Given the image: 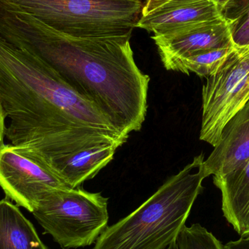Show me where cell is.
<instances>
[{"instance_id":"1","label":"cell","mask_w":249,"mask_h":249,"mask_svg":"<svg viewBox=\"0 0 249 249\" xmlns=\"http://www.w3.org/2000/svg\"><path fill=\"white\" fill-rule=\"evenodd\" d=\"M0 36L47 64L123 134L142 129L150 78L135 61L131 35L71 36L0 0Z\"/></svg>"},{"instance_id":"2","label":"cell","mask_w":249,"mask_h":249,"mask_svg":"<svg viewBox=\"0 0 249 249\" xmlns=\"http://www.w3.org/2000/svg\"><path fill=\"white\" fill-rule=\"evenodd\" d=\"M0 100L9 118L7 140L48 165L97 146L121 147L129 137L47 64L1 36Z\"/></svg>"},{"instance_id":"3","label":"cell","mask_w":249,"mask_h":249,"mask_svg":"<svg viewBox=\"0 0 249 249\" xmlns=\"http://www.w3.org/2000/svg\"><path fill=\"white\" fill-rule=\"evenodd\" d=\"M203 153L130 214L108 226L93 249H165L177 240L203 192Z\"/></svg>"},{"instance_id":"4","label":"cell","mask_w":249,"mask_h":249,"mask_svg":"<svg viewBox=\"0 0 249 249\" xmlns=\"http://www.w3.org/2000/svg\"><path fill=\"white\" fill-rule=\"evenodd\" d=\"M66 35L82 37L131 35L142 0H7Z\"/></svg>"},{"instance_id":"5","label":"cell","mask_w":249,"mask_h":249,"mask_svg":"<svg viewBox=\"0 0 249 249\" xmlns=\"http://www.w3.org/2000/svg\"><path fill=\"white\" fill-rule=\"evenodd\" d=\"M32 214L62 249L95 244L107 228L108 198L81 187L45 192Z\"/></svg>"},{"instance_id":"6","label":"cell","mask_w":249,"mask_h":249,"mask_svg":"<svg viewBox=\"0 0 249 249\" xmlns=\"http://www.w3.org/2000/svg\"><path fill=\"white\" fill-rule=\"evenodd\" d=\"M249 100V44L234 47L219 71L202 89L200 139L214 146L228 121Z\"/></svg>"},{"instance_id":"7","label":"cell","mask_w":249,"mask_h":249,"mask_svg":"<svg viewBox=\"0 0 249 249\" xmlns=\"http://www.w3.org/2000/svg\"><path fill=\"white\" fill-rule=\"evenodd\" d=\"M0 187L7 198L31 213L45 192L71 188L36 153L11 143L0 149Z\"/></svg>"},{"instance_id":"8","label":"cell","mask_w":249,"mask_h":249,"mask_svg":"<svg viewBox=\"0 0 249 249\" xmlns=\"http://www.w3.org/2000/svg\"><path fill=\"white\" fill-rule=\"evenodd\" d=\"M161 61L167 70L196 53L235 45L232 23L225 18L213 23L184 28L162 35H153Z\"/></svg>"},{"instance_id":"9","label":"cell","mask_w":249,"mask_h":249,"mask_svg":"<svg viewBox=\"0 0 249 249\" xmlns=\"http://www.w3.org/2000/svg\"><path fill=\"white\" fill-rule=\"evenodd\" d=\"M223 18L221 9L213 0H170L148 14L141 16L136 28L154 35H162Z\"/></svg>"},{"instance_id":"10","label":"cell","mask_w":249,"mask_h":249,"mask_svg":"<svg viewBox=\"0 0 249 249\" xmlns=\"http://www.w3.org/2000/svg\"><path fill=\"white\" fill-rule=\"evenodd\" d=\"M214 149L203 162L209 177L222 178L242 168L249 160V100L222 128Z\"/></svg>"},{"instance_id":"11","label":"cell","mask_w":249,"mask_h":249,"mask_svg":"<svg viewBox=\"0 0 249 249\" xmlns=\"http://www.w3.org/2000/svg\"><path fill=\"white\" fill-rule=\"evenodd\" d=\"M213 181L222 193L224 216L241 236L249 229V160L238 171Z\"/></svg>"},{"instance_id":"12","label":"cell","mask_w":249,"mask_h":249,"mask_svg":"<svg viewBox=\"0 0 249 249\" xmlns=\"http://www.w3.org/2000/svg\"><path fill=\"white\" fill-rule=\"evenodd\" d=\"M118 148L114 145H107L86 149L58 160L50 167L71 188H76L96 177L114 159Z\"/></svg>"},{"instance_id":"13","label":"cell","mask_w":249,"mask_h":249,"mask_svg":"<svg viewBox=\"0 0 249 249\" xmlns=\"http://www.w3.org/2000/svg\"><path fill=\"white\" fill-rule=\"evenodd\" d=\"M0 249H48L32 222L8 198L0 200Z\"/></svg>"},{"instance_id":"14","label":"cell","mask_w":249,"mask_h":249,"mask_svg":"<svg viewBox=\"0 0 249 249\" xmlns=\"http://www.w3.org/2000/svg\"><path fill=\"white\" fill-rule=\"evenodd\" d=\"M234 47L235 45L196 53L180 60L172 71H179L187 75L193 72L199 77L207 78L222 68L233 51Z\"/></svg>"},{"instance_id":"15","label":"cell","mask_w":249,"mask_h":249,"mask_svg":"<svg viewBox=\"0 0 249 249\" xmlns=\"http://www.w3.org/2000/svg\"><path fill=\"white\" fill-rule=\"evenodd\" d=\"M178 249H225V246L200 224L184 226L177 238Z\"/></svg>"},{"instance_id":"16","label":"cell","mask_w":249,"mask_h":249,"mask_svg":"<svg viewBox=\"0 0 249 249\" xmlns=\"http://www.w3.org/2000/svg\"><path fill=\"white\" fill-rule=\"evenodd\" d=\"M232 39L238 46L249 44V10L236 21L232 23Z\"/></svg>"},{"instance_id":"17","label":"cell","mask_w":249,"mask_h":249,"mask_svg":"<svg viewBox=\"0 0 249 249\" xmlns=\"http://www.w3.org/2000/svg\"><path fill=\"white\" fill-rule=\"evenodd\" d=\"M249 10V0H229L222 9V16L231 23L236 21Z\"/></svg>"},{"instance_id":"18","label":"cell","mask_w":249,"mask_h":249,"mask_svg":"<svg viewBox=\"0 0 249 249\" xmlns=\"http://www.w3.org/2000/svg\"><path fill=\"white\" fill-rule=\"evenodd\" d=\"M168 1L170 0H145L144 2L143 3L141 16H145V15L148 14Z\"/></svg>"},{"instance_id":"19","label":"cell","mask_w":249,"mask_h":249,"mask_svg":"<svg viewBox=\"0 0 249 249\" xmlns=\"http://www.w3.org/2000/svg\"><path fill=\"white\" fill-rule=\"evenodd\" d=\"M225 249H249V235L241 236L237 241L228 243L225 245Z\"/></svg>"},{"instance_id":"20","label":"cell","mask_w":249,"mask_h":249,"mask_svg":"<svg viewBox=\"0 0 249 249\" xmlns=\"http://www.w3.org/2000/svg\"><path fill=\"white\" fill-rule=\"evenodd\" d=\"M6 118L7 116L0 100V149L5 145L4 137H5L6 127H7V124H5Z\"/></svg>"},{"instance_id":"21","label":"cell","mask_w":249,"mask_h":249,"mask_svg":"<svg viewBox=\"0 0 249 249\" xmlns=\"http://www.w3.org/2000/svg\"><path fill=\"white\" fill-rule=\"evenodd\" d=\"M216 4L219 6V8L221 9V11H222V9L224 8L225 5H226L227 3L229 0H213Z\"/></svg>"},{"instance_id":"22","label":"cell","mask_w":249,"mask_h":249,"mask_svg":"<svg viewBox=\"0 0 249 249\" xmlns=\"http://www.w3.org/2000/svg\"><path fill=\"white\" fill-rule=\"evenodd\" d=\"M165 249H178V245H177V240L174 241L172 244H170V245Z\"/></svg>"},{"instance_id":"23","label":"cell","mask_w":249,"mask_h":249,"mask_svg":"<svg viewBox=\"0 0 249 249\" xmlns=\"http://www.w3.org/2000/svg\"><path fill=\"white\" fill-rule=\"evenodd\" d=\"M248 235H249V229L247 230L241 236H248Z\"/></svg>"}]
</instances>
